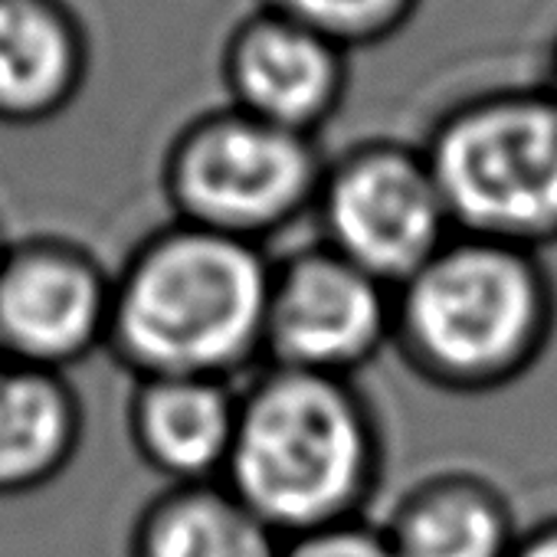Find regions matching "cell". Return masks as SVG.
<instances>
[{
    "mask_svg": "<svg viewBox=\"0 0 557 557\" xmlns=\"http://www.w3.org/2000/svg\"><path fill=\"white\" fill-rule=\"evenodd\" d=\"M269 272L262 246L174 220L115 269L106 351L132 381L259 371Z\"/></svg>",
    "mask_w": 557,
    "mask_h": 557,
    "instance_id": "obj_1",
    "label": "cell"
},
{
    "mask_svg": "<svg viewBox=\"0 0 557 557\" xmlns=\"http://www.w3.org/2000/svg\"><path fill=\"white\" fill-rule=\"evenodd\" d=\"M381 472V423L351 377L259 368L239 387L223 485L278 537L364 518Z\"/></svg>",
    "mask_w": 557,
    "mask_h": 557,
    "instance_id": "obj_2",
    "label": "cell"
},
{
    "mask_svg": "<svg viewBox=\"0 0 557 557\" xmlns=\"http://www.w3.org/2000/svg\"><path fill=\"white\" fill-rule=\"evenodd\" d=\"M554 309L537 252L456 233L394 289L391 348L440 391L488 394L544 355Z\"/></svg>",
    "mask_w": 557,
    "mask_h": 557,
    "instance_id": "obj_3",
    "label": "cell"
},
{
    "mask_svg": "<svg viewBox=\"0 0 557 557\" xmlns=\"http://www.w3.org/2000/svg\"><path fill=\"white\" fill-rule=\"evenodd\" d=\"M430 171L456 233L531 252L557 239V109L469 115L443 132Z\"/></svg>",
    "mask_w": 557,
    "mask_h": 557,
    "instance_id": "obj_4",
    "label": "cell"
},
{
    "mask_svg": "<svg viewBox=\"0 0 557 557\" xmlns=\"http://www.w3.org/2000/svg\"><path fill=\"white\" fill-rule=\"evenodd\" d=\"M168 190L181 223L262 246L319 200L322 181L299 132L226 119L177 148Z\"/></svg>",
    "mask_w": 557,
    "mask_h": 557,
    "instance_id": "obj_5",
    "label": "cell"
},
{
    "mask_svg": "<svg viewBox=\"0 0 557 557\" xmlns=\"http://www.w3.org/2000/svg\"><path fill=\"white\" fill-rule=\"evenodd\" d=\"M394 338V289L338 256L309 243L272 259L262 368L351 377Z\"/></svg>",
    "mask_w": 557,
    "mask_h": 557,
    "instance_id": "obj_6",
    "label": "cell"
},
{
    "mask_svg": "<svg viewBox=\"0 0 557 557\" xmlns=\"http://www.w3.org/2000/svg\"><path fill=\"white\" fill-rule=\"evenodd\" d=\"M322 243L384 286L400 289L453 236V216L430 161L364 151L319 190Z\"/></svg>",
    "mask_w": 557,
    "mask_h": 557,
    "instance_id": "obj_7",
    "label": "cell"
},
{
    "mask_svg": "<svg viewBox=\"0 0 557 557\" xmlns=\"http://www.w3.org/2000/svg\"><path fill=\"white\" fill-rule=\"evenodd\" d=\"M115 272L60 236L0 249V351L11 364L66 374L106 351Z\"/></svg>",
    "mask_w": 557,
    "mask_h": 557,
    "instance_id": "obj_8",
    "label": "cell"
},
{
    "mask_svg": "<svg viewBox=\"0 0 557 557\" xmlns=\"http://www.w3.org/2000/svg\"><path fill=\"white\" fill-rule=\"evenodd\" d=\"M239 426V387L223 377H135L125 430L168 485L223 482Z\"/></svg>",
    "mask_w": 557,
    "mask_h": 557,
    "instance_id": "obj_9",
    "label": "cell"
},
{
    "mask_svg": "<svg viewBox=\"0 0 557 557\" xmlns=\"http://www.w3.org/2000/svg\"><path fill=\"white\" fill-rule=\"evenodd\" d=\"M381 531L394 557H511L521 537L508 498L472 472H433L407 485Z\"/></svg>",
    "mask_w": 557,
    "mask_h": 557,
    "instance_id": "obj_10",
    "label": "cell"
},
{
    "mask_svg": "<svg viewBox=\"0 0 557 557\" xmlns=\"http://www.w3.org/2000/svg\"><path fill=\"white\" fill-rule=\"evenodd\" d=\"M86 410L60 371L8 364L0 371V498L53 485L79 456Z\"/></svg>",
    "mask_w": 557,
    "mask_h": 557,
    "instance_id": "obj_11",
    "label": "cell"
},
{
    "mask_svg": "<svg viewBox=\"0 0 557 557\" xmlns=\"http://www.w3.org/2000/svg\"><path fill=\"white\" fill-rule=\"evenodd\" d=\"M128 557H278V537L223 482L168 485L128 531Z\"/></svg>",
    "mask_w": 557,
    "mask_h": 557,
    "instance_id": "obj_12",
    "label": "cell"
},
{
    "mask_svg": "<svg viewBox=\"0 0 557 557\" xmlns=\"http://www.w3.org/2000/svg\"><path fill=\"white\" fill-rule=\"evenodd\" d=\"M239 89L252 119L299 132L325 112L335 66L325 47L296 30H262L239 53Z\"/></svg>",
    "mask_w": 557,
    "mask_h": 557,
    "instance_id": "obj_13",
    "label": "cell"
},
{
    "mask_svg": "<svg viewBox=\"0 0 557 557\" xmlns=\"http://www.w3.org/2000/svg\"><path fill=\"white\" fill-rule=\"evenodd\" d=\"M70 79V44L63 27L24 0H0V106L37 112Z\"/></svg>",
    "mask_w": 557,
    "mask_h": 557,
    "instance_id": "obj_14",
    "label": "cell"
},
{
    "mask_svg": "<svg viewBox=\"0 0 557 557\" xmlns=\"http://www.w3.org/2000/svg\"><path fill=\"white\" fill-rule=\"evenodd\" d=\"M278 557H394L381 524L355 518L283 537Z\"/></svg>",
    "mask_w": 557,
    "mask_h": 557,
    "instance_id": "obj_15",
    "label": "cell"
},
{
    "mask_svg": "<svg viewBox=\"0 0 557 557\" xmlns=\"http://www.w3.org/2000/svg\"><path fill=\"white\" fill-rule=\"evenodd\" d=\"M289 4L325 27H364L391 8V0H289Z\"/></svg>",
    "mask_w": 557,
    "mask_h": 557,
    "instance_id": "obj_16",
    "label": "cell"
},
{
    "mask_svg": "<svg viewBox=\"0 0 557 557\" xmlns=\"http://www.w3.org/2000/svg\"><path fill=\"white\" fill-rule=\"evenodd\" d=\"M511 557H557V518H547L524 531Z\"/></svg>",
    "mask_w": 557,
    "mask_h": 557,
    "instance_id": "obj_17",
    "label": "cell"
},
{
    "mask_svg": "<svg viewBox=\"0 0 557 557\" xmlns=\"http://www.w3.org/2000/svg\"><path fill=\"white\" fill-rule=\"evenodd\" d=\"M8 364H11V361H8V355H4V351H0V371H4Z\"/></svg>",
    "mask_w": 557,
    "mask_h": 557,
    "instance_id": "obj_18",
    "label": "cell"
},
{
    "mask_svg": "<svg viewBox=\"0 0 557 557\" xmlns=\"http://www.w3.org/2000/svg\"><path fill=\"white\" fill-rule=\"evenodd\" d=\"M0 249H4V243H0Z\"/></svg>",
    "mask_w": 557,
    "mask_h": 557,
    "instance_id": "obj_19",
    "label": "cell"
}]
</instances>
